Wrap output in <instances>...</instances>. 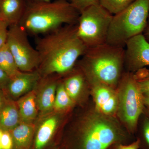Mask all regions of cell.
Returning <instances> with one entry per match:
<instances>
[{
  "label": "cell",
  "mask_w": 149,
  "mask_h": 149,
  "mask_svg": "<svg viewBox=\"0 0 149 149\" xmlns=\"http://www.w3.org/2000/svg\"><path fill=\"white\" fill-rule=\"evenodd\" d=\"M0 68L10 78L20 72L7 43L0 48Z\"/></svg>",
  "instance_id": "19"
},
{
  "label": "cell",
  "mask_w": 149,
  "mask_h": 149,
  "mask_svg": "<svg viewBox=\"0 0 149 149\" xmlns=\"http://www.w3.org/2000/svg\"><path fill=\"white\" fill-rule=\"evenodd\" d=\"M70 2L80 13L89 6L99 4L98 0H70Z\"/></svg>",
  "instance_id": "24"
},
{
  "label": "cell",
  "mask_w": 149,
  "mask_h": 149,
  "mask_svg": "<svg viewBox=\"0 0 149 149\" xmlns=\"http://www.w3.org/2000/svg\"><path fill=\"white\" fill-rule=\"evenodd\" d=\"M26 1H50L52 0H26ZM70 1V0H68Z\"/></svg>",
  "instance_id": "34"
},
{
  "label": "cell",
  "mask_w": 149,
  "mask_h": 149,
  "mask_svg": "<svg viewBox=\"0 0 149 149\" xmlns=\"http://www.w3.org/2000/svg\"><path fill=\"white\" fill-rule=\"evenodd\" d=\"M136 133L139 149H149V113L145 109L139 118Z\"/></svg>",
  "instance_id": "20"
},
{
  "label": "cell",
  "mask_w": 149,
  "mask_h": 149,
  "mask_svg": "<svg viewBox=\"0 0 149 149\" xmlns=\"http://www.w3.org/2000/svg\"><path fill=\"white\" fill-rule=\"evenodd\" d=\"M142 95L145 109L149 113V91L142 92Z\"/></svg>",
  "instance_id": "29"
},
{
  "label": "cell",
  "mask_w": 149,
  "mask_h": 149,
  "mask_svg": "<svg viewBox=\"0 0 149 149\" xmlns=\"http://www.w3.org/2000/svg\"><path fill=\"white\" fill-rule=\"evenodd\" d=\"M61 120L60 115L56 112L48 115L40 123L35 135L34 149H44L57 130Z\"/></svg>",
  "instance_id": "13"
},
{
  "label": "cell",
  "mask_w": 149,
  "mask_h": 149,
  "mask_svg": "<svg viewBox=\"0 0 149 149\" xmlns=\"http://www.w3.org/2000/svg\"><path fill=\"white\" fill-rule=\"evenodd\" d=\"M133 74L142 92H149V68H144Z\"/></svg>",
  "instance_id": "23"
},
{
  "label": "cell",
  "mask_w": 149,
  "mask_h": 149,
  "mask_svg": "<svg viewBox=\"0 0 149 149\" xmlns=\"http://www.w3.org/2000/svg\"><path fill=\"white\" fill-rule=\"evenodd\" d=\"M125 48L106 43L88 48L76 65L88 80H95L114 88L123 74Z\"/></svg>",
  "instance_id": "4"
},
{
  "label": "cell",
  "mask_w": 149,
  "mask_h": 149,
  "mask_svg": "<svg viewBox=\"0 0 149 149\" xmlns=\"http://www.w3.org/2000/svg\"><path fill=\"white\" fill-rule=\"evenodd\" d=\"M64 76L62 80L65 88L74 103L79 100L85 88L89 86V83L85 74L76 65Z\"/></svg>",
  "instance_id": "14"
},
{
  "label": "cell",
  "mask_w": 149,
  "mask_h": 149,
  "mask_svg": "<svg viewBox=\"0 0 149 149\" xmlns=\"http://www.w3.org/2000/svg\"><path fill=\"white\" fill-rule=\"evenodd\" d=\"M13 141V149H30L35 136L33 123H20L10 131Z\"/></svg>",
  "instance_id": "17"
},
{
  "label": "cell",
  "mask_w": 149,
  "mask_h": 149,
  "mask_svg": "<svg viewBox=\"0 0 149 149\" xmlns=\"http://www.w3.org/2000/svg\"><path fill=\"white\" fill-rule=\"evenodd\" d=\"M145 39L149 43V16L146 28L142 33Z\"/></svg>",
  "instance_id": "30"
},
{
  "label": "cell",
  "mask_w": 149,
  "mask_h": 149,
  "mask_svg": "<svg viewBox=\"0 0 149 149\" xmlns=\"http://www.w3.org/2000/svg\"><path fill=\"white\" fill-rule=\"evenodd\" d=\"M120 144H115V145H113L108 149H119V145Z\"/></svg>",
  "instance_id": "32"
},
{
  "label": "cell",
  "mask_w": 149,
  "mask_h": 149,
  "mask_svg": "<svg viewBox=\"0 0 149 149\" xmlns=\"http://www.w3.org/2000/svg\"><path fill=\"white\" fill-rule=\"evenodd\" d=\"M2 149H13L12 137L9 131H3L1 139Z\"/></svg>",
  "instance_id": "26"
},
{
  "label": "cell",
  "mask_w": 149,
  "mask_h": 149,
  "mask_svg": "<svg viewBox=\"0 0 149 149\" xmlns=\"http://www.w3.org/2000/svg\"><path fill=\"white\" fill-rule=\"evenodd\" d=\"M10 78L0 68V89L4 90L8 84Z\"/></svg>",
  "instance_id": "27"
},
{
  "label": "cell",
  "mask_w": 149,
  "mask_h": 149,
  "mask_svg": "<svg viewBox=\"0 0 149 149\" xmlns=\"http://www.w3.org/2000/svg\"><path fill=\"white\" fill-rule=\"evenodd\" d=\"M135 0H98L99 4L112 14H116L130 5Z\"/></svg>",
  "instance_id": "22"
},
{
  "label": "cell",
  "mask_w": 149,
  "mask_h": 149,
  "mask_svg": "<svg viewBox=\"0 0 149 149\" xmlns=\"http://www.w3.org/2000/svg\"><path fill=\"white\" fill-rule=\"evenodd\" d=\"M0 19H1V14H0Z\"/></svg>",
  "instance_id": "35"
},
{
  "label": "cell",
  "mask_w": 149,
  "mask_h": 149,
  "mask_svg": "<svg viewBox=\"0 0 149 149\" xmlns=\"http://www.w3.org/2000/svg\"><path fill=\"white\" fill-rule=\"evenodd\" d=\"M93 93L96 108L107 115L117 112L118 100L114 88L95 80H88Z\"/></svg>",
  "instance_id": "10"
},
{
  "label": "cell",
  "mask_w": 149,
  "mask_h": 149,
  "mask_svg": "<svg viewBox=\"0 0 149 149\" xmlns=\"http://www.w3.org/2000/svg\"><path fill=\"white\" fill-rule=\"evenodd\" d=\"M149 16V0H135L113 15L106 43L125 48L128 40L143 33Z\"/></svg>",
  "instance_id": "5"
},
{
  "label": "cell",
  "mask_w": 149,
  "mask_h": 149,
  "mask_svg": "<svg viewBox=\"0 0 149 149\" xmlns=\"http://www.w3.org/2000/svg\"><path fill=\"white\" fill-rule=\"evenodd\" d=\"M21 123L17 104L6 99L0 110V129L10 131Z\"/></svg>",
  "instance_id": "18"
},
{
  "label": "cell",
  "mask_w": 149,
  "mask_h": 149,
  "mask_svg": "<svg viewBox=\"0 0 149 149\" xmlns=\"http://www.w3.org/2000/svg\"><path fill=\"white\" fill-rule=\"evenodd\" d=\"M3 93V90L0 89V110L1 109L6 100L5 97Z\"/></svg>",
  "instance_id": "31"
},
{
  "label": "cell",
  "mask_w": 149,
  "mask_h": 149,
  "mask_svg": "<svg viewBox=\"0 0 149 149\" xmlns=\"http://www.w3.org/2000/svg\"><path fill=\"white\" fill-rule=\"evenodd\" d=\"M35 89L22 97L17 104L21 123H33L38 114L37 93Z\"/></svg>",
  "instance_id": "16"
},
{
  "label": "cell",
  "mask_w": 149,
  "mask_h": 149,
  "mask_svg": "<svg viewBox=\"0 0 149 149\" xmlns=\"http://www.w3.org/2000/svg\"><path fill=\"white\" fill-rule=\"evenodd\" d=\"M9 25L6 22L0 19V48L6 43Z\"/></svg>",
  "instance_id": "25"
},
{
  "label": "cell",
  "mask_w": 149,
  "mask_h": 149,
  "mask_svg": "<svg viewBox=\"0 0 149 149\" xmlns=\"http://www.w3.org/2000/svg\"><path fill=\"white\" fill-rule=\"evenodd\" d=\"M76 24H66L36 37L35 48L40 57L37 70L41 77L64 76L85 54L88 48L78 37Z\"/></svg>",
  "instance_id": "1"
},
{
  "label": "cell",
  "mask_w": 149,
  "mask_h": 149,
  "mask_svg": "<svg viewBox=\"0 0 149 149\" xmlns=\"http://www.w3.org/2000/svg\"><path fill=\"white\" fill-rule=\"evenodd\" d=\"M125 47V72L134 73L139 70L149 67V43L143 34L128 40Z\"/></svg>",
  "instance_id": "9"
},
{
  "label": "cell",
  "mask_w": 149,
  "mask_h": 149,
  "mask_svg": "<svg viewBox=\"0 0 149 149\" xmlns=\"http://www.w3.org/2000/svg\"><path fill=\"white\" fill-rule=\"evenodd\" d=\"M59 76L52 74L41 77L36 88L38 111L42 115H47L54 111L56 91Z\"/></svg>",
  "instance_id": "11"
},
{
  "label": "cell",
  "mask_w": 149,
  "mask_h": 149,
  "mask_svg": "<svg viewBox=\"0 0 149 149\" xmlns=\"http://www.w3.org/2000/svg\"><path fill=\"white\" fill-rule=\"evenodd\" d=\"M26 0H0L1 19L9 25L18 24L27 6Z\"/></svg>",
  "instance_id": "15"
},
{
  "label": "cell",
  "mask_w": 149,
  "mask_h": 149,
  "mask_svg": "<svg viewBox=\"0 0 149 149\" xmlns=\"http://www.w3.org/2000/svg\"><path fill=\"white\" fill-rule=\"evenodd\" d=\"M77 126L65 137L62 149H108L135 141L112 116L104 114L96 108L83 115Z\"/></svg>",
  "instance_id": "2"
},
{
  "label": "cell",
  "mask_w": 149,
  "mask_h": 149,
  "mask_svg": "<svg viewBox=\"0 0 149 149\" xmlns=\"http://www.w3.org/2000/svg\"><path fill=\"white\" fill-rule=\"evenodd\" d=\"M27 2L18 25L28 35L38 37L66 24H76L80 16L79 11L68 0Z\"/></svg>",
  "instance_id": "3"
},
{
  "label": "cell",
  "mask_w": 149,
  "mask_h": 149,
  "mask_svg": "<svg viewBox=\"0 0 149 149\" xmlns=\"http://www.w3.org/2000/svg\"><path fill=\"white\" fill-rule=\"evenodd\" d=\"M74 103L67 93L62 80H60L56 91L54 111L57 113L64 111L72 106Z\"/></svg>",
  "instance_id": "21"
},
{
  "label": "cell",
  "mask_w": 149,
  "mask_h": 149,
  "mask_svg": "<svg viewBox=\"0 0 149 149\" xmlns=\"http://www.w3.org/2000/svg\"><path fill=\"white\" fill-rule=\"evenodd\" d=\"M3 130L0 129V149H2L1 147V139L2 136L3 134Z\"/></svg>",
  "instance_id": "33"
},
{
  "label": "cell",
  "mask_w": 149,
  "mask_h": 149,
  "mask_svg": "<svg viewBox=\"0 0 149 149\" xmlns=\"http://www.w3.org/2000/svg\"><path fill=\"white\" fill-rule=\"evenodd\" d=\"M40 78L37 70L30 72L20 71L10 78L3 91H6L13 99L21 97L35 89Z\"/></svg>",
  "instance_id": "12"
},
{
  "label": "cell",
  "mask_w": 149,
  "mask_h": 149,
  "mask_svg": "<svg viewBox=\"0 0 149 149\" xmlns=\"http://www.w3.org/2000/svg\"><path fill=\"white\" fill-rule=\"evenodd\" d=\"M118 115L130 133H136L139 118L145 110L143 95L131 72H123L118 84Z\"/></svg>",
  "instance_id": "6"
},
{
  "label": "cell",
  "mask_w": 149,
  "mask_h": 149,
  "mask_svg": "<svg viewBox=\"0 0 149 149\" xmlns=\"http://www.w3.org/2000/svg\"><path fill=\"white\" fill-rule=\"evenodd\" d=\"M119 149H139V143L136 139L132 143L128 144H120Z\"/></svg>",
  "instance_id": "28"
},
{
  "label": "cell",
  "mask_w": 149,
  "mask_h": 149,
  "mask_svg": "<svg viewBox=\"0 0 149 149\" xmlns=\"http://www.w3.org/2000/svg\"><path fill=\"white\" fill-rule=\"evenodd\" d=\"M27 32L18 24L9 27L6 43L19 71L30 72L37 70L40 57L36 48L29 42Z\"/></svg>",
  "instance_id": "8"
},
{
  "label": "cell",
  "mask_w": 149,
  "mask_h": 149,
  "mask_svg": "<svg viewBox=\"0 0 149 149\" xmlns=\"http://www.w3.org/2000/svg\"><path fill=\"white\" fill-rule=\"evenodd\" d=\"M113 16L100 4L89 6L80 13L77 35L87 48L106 43Z\"/></svg>",
  "instance_id": "7"
}]
</instances>
